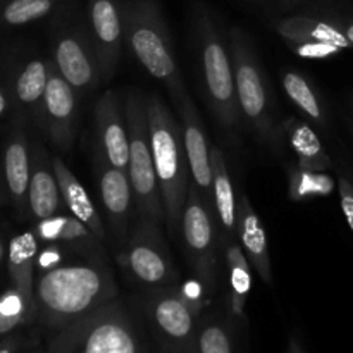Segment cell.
Masks as SVG:
<instances>
[{
    "instance_id": "cell-1",
    "label": "cell",
    "mask_w": 353,
    "mask_h": 353,
    "mask_svg": "<svg viewBox=\"0 0 353 353\" xmlns=\"http://www.w3.org/2000/svg\"><path fill=\"white\" fill-rule=\"evenodd\" d=\"M116 279L102 255L43 271L34 279V319L59 331L117 299Z\"/></svg>"
},
{
    "instance_id": "cell-2",
    "label": "cell",
    "mask_w": 353,
    "mask_h": 353,
    "mask_svg": "<svg viewBox=\"0 0 353 353\" xmlns=\"http://www.w3.org/2000/svg\"><path fill=\"white\" fill-rule=\"evenodd\" d=\"M148 130H150L152 155L164 203V226L168 233H179L190 190V165L179 121L174 119L159 95H147Z\"/></svg>"
},
{
    "instance_id": "cell-3",
    "label": "cell",
    "mask_w": 353,
    "mask_h": 353,
    "mask_svg": "<svg viewBox=\"0 0 353 353\" xmlns=\"http://www.w3.org/2000/svg\"><path fill=\"white\" fill-rule=\"evenodd\" d=\"M124 37L128 47L145 71L168 88L172 102L186 90L178 59L172 50L171 34L159 0H123Z\"/></svg>"
},
{
    "instance_id": "cell-4",
    "label": "cell",
    "mask_w": 353,
    "mask_h": 353,
    "mask_svg": "<svg viewBox=\"0 0 353 353\" xmlns=\"http://www.w3.org/2000/svg\"><path fill=\"white\" fill-rule=\"evenodd\" d=\"M195 37L210 110L219 126L233 137L241 121L233 55L228 50L217 17L205 6L195 10Z\"/></svg>"
},
{
    "instance_id": "cell-5",
    "label": "cell",
    "mask_w": 353,
    "mask_h": 353,
    "mask_svg": "<svg viewBox=\"0 0 353 353\" xmlns=\"http://www.w3.org/2000/svg\"><path fill=\"white\" fill-rule=\"evenodd\" d=\"M45 353H140V340L130 312L116 299L54 331Z\"/></svg>"
},
{
    "instance_id": "cell-6",
    "label": "cell",
    "mask_w": 353,
    "mask_h": 353,
    "mask_svg": "<svg viewBox=\"0 0 353 353\" xmlns=\"http://www.w3.org/2000/svg\"><path fill=\"white\" fill-rule=\"evenodd\" d=\"M230 50L233 55L234 83L241 119L255 131L262 143L279 148L283 126L276 123L268 81L255 55L248 34L241 28L230 31Z\"/></svg>"
},
{
    "instance_id": "cell-7",
    "label": "cell",
    "mask_w": 353,
    "mask_h": 353,
    "mask_svg": "<svg viewBox=\"0 0 353 353\" xmlns=\"http://www.w3.org/2000/svg\"><path fill=\"white\" fill-rule=\"evenodd\" d=\"M164 224L147 214H137L117 262L124 274L143 292L179 286V276L165 243Z\"/></svg>"
},
{
    "instance_id": "cell-8",
    "label": "cell",
    "mask_w": 353,
    "mask_h": 353,
    "mask_svg": "<svg viewBox=\"0 0 353 353\" xmlns=\"http://www.w3.org/2000/svg\"><path fill=\"white\" fill-rule=\"evenodd\" d=\"M130 140V164L128 176L137 200V214H147L164 224V203L159 188L157 172L152 155L150 130L147 116V95L131 90L124 103Z\"/></svg>"
},
{
    "instance_id": "cell-9",
    "label": "cell",
    "mask_w": 353,
    "mask_h": 353,
    "mask_svg": "<svg viewBox=\"0 0 353 353\" xmlns=\"http://www.w3.org/2000/svg\"><path fill=\"white\" fill-rule=\"evenodd\" d=\"M143 309L152 331L169 353H199V310L188 302L181 286L145 292Z\"/></svg>"
},
{
    "instance_id": "cell-10",
    "label": "cell",
    "mask_w": 353,
    "mask_h": 353,
    "mask_svg": "<svg viewBox=\"0 0 353 353\" xmlns=\"http://www.w3.org/2000/svg\"><path fill=\"white\" fill-rule=\"evenodd\" d=\"M179 234L185 247L186 261L193 274L203 285L207 296L212 295L217 283L219 234H217L212 205L202 199L199 190L193 185H190L188 196H186Z\"/></svg>"
},
{
    "instance_id": "cell-11",
    "label": "cell",
    "mask_w": 353,
    "mask_h": 353,
    "mask_svg": "<svg viewBox=\"0 0 353 353\" xmlns=\"http://www.w3.org/2000/svg\"><path fill=\"white\" fill-rule=\"evenodd\" d=\"M272 26L279 37L299 55L307 59H326L350 47L340 21L310 14L278 17Z\"/></svg>"
},
{
    "instance_id": "cell-12",
    "label": "cell",
    "mask_w": 353,
    "mask_h": 353,
    "mask_svg": "<svg viewBox=\"0 0 353 353\" xmlns=\"http://www.w3.org/2000/svg\"><path fill=\"white\" fill-rule=\"evenodd\" d=\"M54 64L78 95L92 92L99 83H102L88 23L74 19L72 26L65 28L59 34L54 48Z\"/></svg>"
},
{
    "instance_id": "cell-13",
    "label": "cell",
    "mask_w": 353,
    "mask_h": 353,
    "mask_svg": "<svg viewBox=\"0 0 353 353\" xmlns=\"http://www.w3.org/2000/svg\"><path fill=\"white\" fill-rule=\"evenodd\" d=\"M86 23L99 59L102 81H110L116 74L123 45L126 43L123 0H88Z\"/></svg>"
},
{
    "instance_id": "cell-14",
    "label": "cell",
    "mask_w": 353,
    "mask_h": 353,
    "mask_svg": "<svg viewBox=\"0 0 353 353\" xmlns=\"http://www.w3.org/2000/svg\"><path fill=\"white\" fill-rule=\"evenodd\" d=\"M78 97V92L57 71L54 61L48 62V81L41 105V119L50 141L62 152H69L74 143Z\"/></svg>"
},
{
    "instance_id": "cell-15",
    "label": "cell",
    "mask_w": 353,
    "mask_h": 353,
    "mask_svg": "<svg viewBox=\"0 0 353 353\" xmlns=\"http://www.w3.org/2000/svg\"><path fill=\"white\" fill-rule=\"evenodd\" d=\"M179 112V124L183 131L186 157H188L190 176L193 186L199 190L202 199L212 205V164H210V145L203 128L202 117L196 110L190 93H185L174 102Z\"/></svg>"
},
{
    "instance_id": "cell-16",
    "label": "cell",
    "mask_w": 353,
    "mask_h": 353,
    "mask_svg": "<svg viewBox=\"0 0 353 353\" xmlns=\"http://www.w3.org/2000/svg\"><path fill=\"white\" fill-rule=\"evenodd\" d=\"M97 183H99L100 200L105 209L110 230L123 245L130 234V223L133 217V209L137 205L130 176H128V171L110 165L99 152Z\"/></svg>"
},
{
    "instance_id": "cell-17",
    "label": "cell",
    "mask_w": 353,
    "mask_h": 353,
    "mask_svg": "<svg viewBox=\"0 0 353 353\" xmlns=\"http://www.w3.org/2000/svg\"><path fill=\"white\" fill-rule=\"evenodd\" d=\"M95 126L99 137V152L110 165L128 171L130 140H128L126 110L121 107L116 92H105L95 105Z\"/></svg>"
},
{
    "instance_id": "cell-18",
    "label": "cell",
    "mask_w": 353,
    "mask_h": 353,
    "mask_svg": "<svg viewBox=\"0 0 353 353\" xmlns=\"http://www.w3.org/2000/svg\"><path fill=\"white\" fill-rule=\"evenodd\" d=\"M212 164V210L216 219L219 245L238 240V200L228 171L226 157L219 147H210Z\"/></svg>"
},
{
    "instance_id": "cell-19",
    "label": "cell",
    "mask_w": 353,
    "mask_h": 353,
    "mask_svg": "<svg viewBox=\"0 0 353 353\" xmlns=\"http://www.w3.org/2000/svg\"><path fill=\"white\" fill-rule=\"evenodd\" d=\"M238 241H240L250 265L257 271L262 281L271 285L272 265L268 238H265L261 217L252 207L247 193H241L238 199Z\"/></svg>"
},
{
    "instance_id": "cell-20",
    "label": "cell",
    "mask_w": 353,
    "mask_h": 353,
    "mask_svg": "<svg viewBox=\"0 0 353 353\" xmlns=\"http://www.w3.org/2000/svg\"><path fill=\"white\" fill-rule=\"evenodd\" d=\"M34 236L43 243L69 245L83 257H99L102 255V241L72 214L52 216L38 221L33 230Z\"/></svg>"
},
{
    "instance_id": "cell-21",
    "label": "cell",
    "mask_w": 353,
    "mask_h": 353,
    "mask_svg": "<svg viewBox=\"0 0 353 353\" xmlns=\"http://www.w3.org/2000/svg\"><path fill=\"white\" fill-rule=\"evenodd\" d=\"M52 168H54L55 178H57L59 190H61L62 203L68 207L69 214L78 217L100 241L107 240V230L103 219L100 217L95 203L86 193L85 186L78 181L71 169L68 168L61 157L52 159Z\"/></svg>"
},
{
    "instance_id": "cell-22",
    "label": "cell",
    "mask_w": 353,
    "mask_h": 353,
    "mask_svg": "<svg viewBox=\"0 0 353 353\" xmlns=\"http://www.w3.org/2000/svg\"><path fill=\"white\" fill-rule=\"evenodd\" d=\"M62 196L52 162H47L41 147H37L31 159V179L28 190V209L37 221L55 216L61 209Z\"/></svg>"
},
{
    "instance_id": "cell-23",
    "label": "cell",
    "mask_w": 353,
    "mask_h": 353,
    "mask_svg": "<svg viewBox=\"0 0 353 353\" xmlns=\"http://www.w3.org/2000/svg\"><path fill=\"white\" fill-rule=\"evenodd\" d=\"M38 238L33 231H26L14 236L7 252V269L10 281L21 295L34 309V268L38 257Z\"/></svg>"
},
{
    "instance_id": "cell-24",
    "label": "cell",
    "mask_w": 353,
    "mask_h": 353,
    "mask_svg": "<svg viewBox=\"0 0 353 353\" xmlns=\"http://www.w3.org/2000/svg\"><path fill=\"white\" fill-rule=\"evenodd\" d=\"M7 188L19 210L28 207V190L31 179V159L26 138L23 133H14L3 154Z\"/></svg>"
},
{
    "instance_id": "cell-25",
    "label": "cell",
    "mask_w": 353,
    "mask_h": 353,
    "mask_svg": "<svg viewBox=\"0 0 353 353\" xmlns=\"http://www.w3.org/2000/svg\"><path fill=\"white\" fill-rule=\"evenodd\" d=\"M283 133L288 137L290 145L299 159V165L309 171H324L333 168L330 155L324 150L316 131L296 117H288L281 123Z\"/></svg>"
},
{
    "instance_id": "cell-26",
    "label": "cell",
    "mask_w": 353,
    "mask_h": 353,
    "mask_svg": "<svg viewBox=\"0 0 353 353\" xmlns=\"http://www.w3.org/2000/svg\"><path fill=\"white\" fill-rule=\"evenodd\" d=\"M223 250L228 268V276H230L231 310H233L234 316L243 317L252 285L250 262H248L247 255H245L243 248H241L238 240L224 245Z\"/></svg>"
},
{
    "instance_id": "cell-27",
    "label": "cell",
    "mask_w": 353,
    "mask_h": 353,
    "mask_svg": "<svg viewBox=\"0 0 353 353\" xmlns=\"http://www.w3.org/2000/svg\"><path fill=\"white\" fill-rule=\"evenodd\" d=\"M281 85L286 97L295 103L296 109L317 126H326V114L312 83L296 71H285L281 76Z\"/></svg>"
},
{
    "instance_id": "cell-28",
    "label": "cell",
    "mask_w": 353,
    "mask_h": 353,
    "mask_svg": "<svg viewBox=\"0 0 353 353\" xmlns=\"http://www.w3.org/2000/svg\"><path fill=\"white\" fill-rule=\"evenodd\" d=\"M336 183L324 171H309L300 165L288 169V195L293 202L327 196L334 192Z\"/></svg>"
},
{
    "instance_id": "cell-29",
    "label": "cell",
    "mask_w": 353,
    "mask_h": 353,
    "mask_svg": "<svg viewBox=\"0 0 353 353\" xmlns=\"http://www.w3.org/2000/svg\"><path fill=\"white\" fill-rule=\"evenodd\" d=\"M48 81V62L41 59L30 61L16 79V97L21 103L30 107L43 105L45 90Z\"/></svg>"
},
{
    "instance_id": "cell-30",
    "label": "cell",
    "mask_w": 353,
    "mask_h": 353,
    "mask_svg": "<svg viewBox=\"0 0 353 353\" xmlns=\"http://www.w3.org/2000/svg\"><path fill=\"white\" fill-rule=\"evenodd\" d=\"M61 0H10L2 10V21L9 26H23L43 19L57 9Z\"/></svg>"
},
{
    "instance_id": "cell-31",
    "label": "cell",
    "mask_w": 353,
    "mask_h": 353,
    "mask_svg": "<svg viewBox=\"0 0 353 353\" xmlns=\"http://www.w3.org/2000/svg\"><path fill=\"white\" fill-rule=\"evenodd\" d=\"M34 319V309L26 302L19 290L12 286L0 296V334H7L21 324Z\"/></svg>"
},
{
    "instance_id": "cell-32",
    "label": "cell",
    "mask_w": 353,
    "mask_h": 353,
    "mask_svg": "<svg viewBox=\"0 0 353 353\" xmlns=\"http://www.w3.org/2000/svg\"><path fill=\"white\" fill-rule=\"evenodd\" d=\"M196 343H199V353H234L230 331L219 319L214 317L199 324Z\"/></svg>"
},
{
    "instance_id": "cell-33",
    "label": "cell",
    "mask_w": 353,
    "mask_h": 353,
    "mask_svg": "<svg viewBox=\"0 0 353 353\" xmlns=\"http://www.w3.org/2000/svg\"><path fill=\"white\" fill-rule=\"evenodd\" d=\"M338 192H340L341 210H343L345 217H347L348 224H350L353 231V181L345 174L338 178Z\"/></svg>"
},
{
    "instance_id": "cell-34",
    "label": "cell",
    "mask_w": 353,
    "mask_h": 353,
    "mask_svg": "<svg viewBox=\"0 0 353 353\" xmlns=\"http://www.w3.org/2000/svg\"><path fill=\"white\" fill-rule=\"evenodd\" d=\"M62 259H64V254L61 250V245L50 243L47 247V250H43L41 254H38L37 257V265L40 268V272L50 271V269L59 268L62 265Z\"/></svg>"
},
{
    "instance_id": "cell-35",
    "label": "cell",
    "mask_w": 353,
    "mask_h": 353,
    "mask_svg": "<svg viewBox=\"0 0 353 353\" xmlns=\"http://www.w3.org/2000/svg\"><path fill=\"white\" fill-rule=\"evenodd\" d=\"M17 338H9L0 345V353H16L17 352Z\"/></svg>"
},
{
    "instance_id": "cell-36",
    "label": "cell",
    "mask_w": 353,
    "mask_h": 353,
    "mask_svg": "<svg viewBox=\"0 0 353 353\" xmlns=\"http://www.w3.org/2000/svg\"><path fill=\"white\" fill-rule=\"evenodd\" d=\"M288 353H305V350H303V347H302V343H300V340L296 336H293L292 340H290Z\"/></svg>"
},
{
    "instance_id": "cell-37",
    "label": "cell",
    "mask_w": 353,
    "mask_h": 353,
    "mask_svg": "<svg viewBox=\"0 0 353 353\" xmlns=\"http://www.w3.org/2000/svg\"><path fill=\"white\" fill-rule=\"evenodd\" d=\"M341 28H343V33L347 37V40L350 41V45L353 47V21H347V23H340Z\"/></svg>"
},
{
    "instance_id": "cell-38",
    "label": "cell",
    "mask_w": 353,
    "mask_h": 353,
    "mask_svg": "<svg viewBox=\"0 0 353 353\" xmlns=\"http://www.w3.org/2000/svg\"><path fill=\"white\" fill-rule=\"evenodd\" d=\"M6 109H7V100H6V97H3V93L0 92V116L6 112Z\"/></svg>"
},
{
    "instance_id": "cell-39",
    "label": "cell",
    "mask_w": 353,
    "mask_h": 353,
    "mask_svg": "<svg viewBox=\"0 0 353 353\" xmlns=\"http://www.w3.org/2000/svg\"><path fill=\"white\" fill-rule=\"evenodd\" d=\"M3 257H6V245H3L2 238H0V264H2Z\"/></svg>"
},
{
    "instance_id": "cell-40",
    "label": "cell",
    "mask_w": 353,
    "mask_h": 353,
    "mask_svg": "<svg viewBox=\"0 0 353 353\" xmlns=\"http://www.w3.org/2000/svg\"><path fill=\"white\" fill-rule=\"evenodd\" d=\"M28 353H45V350H41V348H34V350H30Z\"/></svg>"
}]
</instances>
